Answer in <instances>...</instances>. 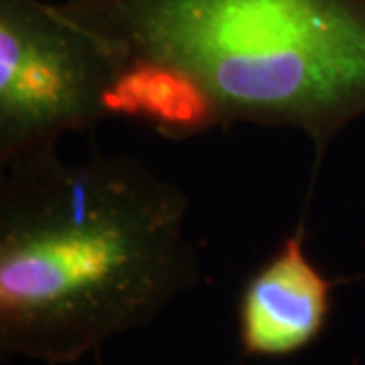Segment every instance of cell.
Wrapping results in <instances>:
<instances>
[{
    "label": "cell",
    "instance_id": "1",
    "mask_svg": "<svg viewBox=\"0 0 365 365\" xmlns=\"http://www.w3.org/2000/svg\"><path fill=\"white\" fill-rule=\"evenodd\" d=\"M0 355L67 365L201 280L187 197L140 160L57 148L2 165Z\"/></svg>",
    "mask_w": 365,
    "mask_h": 365
},
{
    "label": "cell",
    "instance_id": "2",
    "mask_svg": "<svg viewBox=\"0 0 365 365\" xmlns=\"http://www.w3.org/2000/svg\"><path fill=\"white\" fill-rule=\"evenodd\" d=\"M110 59L193 78L222 124L300 130L317 163L365 114V0H66Z\"/></svg>",
    "mask_w": 365,
    "mask_h": 365
},
{
    "label": "cell",
    "instance_id": "3",
    "mask_svg": "<svg viewBox=\"0 0 365 365\" xmlns=\"http://www.w3.org/2000/svg\"><path fill=\"white\" fill-rule=\"evenodd\" d=\"M106 49L59 4L0 0V163L57 148L104 120Z\"/></svg>",
    "mask_w": 365,
    "mask_h": 365
},
{
    "label": "cell",
    "instance_id": "4",
    "mask_svg": "<svg viewBox=\"0 0 365 365\" xmlns=\"http://www.w3.org/2000/svg\"><path fill=\"white\" fill-rule=\"evenodd\" d=\"M335 282L304 250L302 230L252 274L237 300V339L248 357H288L321 337Z\"/></svg>",
    "mask_w": 365,
    "mask_h": 365
},
{
    "label": "cell",
    "instance_id": "5",
    "mask_svg": "<svg viewBox=\"0 0 365 365\" xmlns=\"http://www.w3.org/2000/svg\"><path fill=\"white\" fill-rule=\"evenodd\" d=\"M112 63L114 73L104 93L106 118L134 120L170 138L222 126L207 93L181 69L146 57H118Z\"/></svg>",
    "mask_w": 365,
    "mask_h": 365
}]
</instances>
